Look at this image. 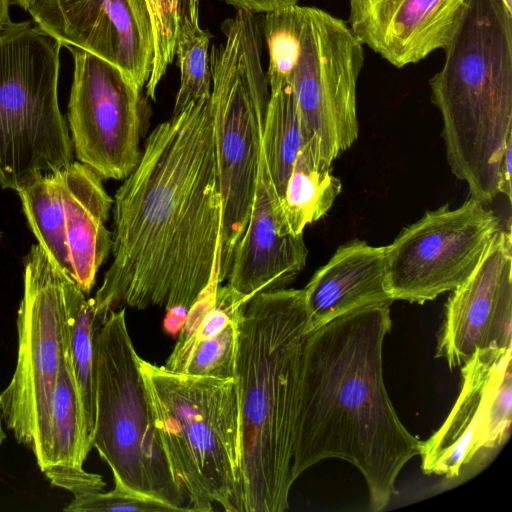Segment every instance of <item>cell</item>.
<instances>
[{"label":"cell","mask_w":512,"mask_h":512,"mask_svg":"<svg viewBox=\"0 0 512 512\" xmlns=\"http://www.w3.org/2000/svg\"><path fill=\"white\" fill-rule=\"evenodd\" d=\"M363 63V45L345 21L298 5L285 82L292 87L305 142L315 138L329 163L358 138L356 88Z\"/></svg>","instance_id":"cell-10"},{"label":"cell","mask_w":512,"mask_h":512,"mask_svg":"<svg viewBox=\"0 0 512 512\" xmlns=\"http://www.w3.org/2000/svg\"><path fill=\"white\" fill-rule=\"evenodd\" d=\"M23 263L17 362L0 394V409L6 427L32 451L43 472L52 444V397L82 290L39 244L31 246Z\"/></svg>","instance_id":"cell-9"},{"label":"cell","mask_w":512,"mask_h":512,"mask_svg":"<svg viewBox=\"0 0 512 512\" xmlns=\"http://www.w3.org/2000/svg\"><path fill=\"white\" fill-rule=\"evenodd\" d=\"M331 164L321 156L315 138L304 143L280 201L282 235H303L306 226L330 210L342 188L341 181L332 174Z\"/></svg>","instance_id":"cell-20"},{"label":"cell","mask_w":512,"mask_h":512,"mask_svg":"<svg viewBox=\"0 0 512 512\" xmlns=\"http://www.w3.org/2000/svg\"><path fill=\"white\" fill-rule=\"evenodd\" d=\"M307 312L303 289L259 292L238 320L234 381L240 483L233 512L289 508L295 422Z\"/></svg>","instance_id":"cell-3"},{"label":"cell","mask_w":512,"mask_h":512,"mask_svg":"<svg viewBox=\"0 0 512 512\" xmlns=\"http://www.w3.org/2000/svg\"><path fill=\"white\" fill-rule=\"evenodd\" d=\"M500 223L470 197L457 208L427 211L385 246L386 283L393 300L424 304L451 292L474 271Z\"/></svg>","instance_id":"cell-13"},{"label":"cell","mask_w":512,"mask_h":512,"mask_svg":"<svg viewBox=\"0 0 512 512\" xmlns=\"http://www.w3.org/2000/svg\"><path fill=\"white\" fill-rule=\"evenodd\" d=\"M96 414L92 447L113 477L137 492L191 511L169 465L128 332L125 308L111 310L93 337Z\"/></svg>","instance_id":"cell-7"},{"label":"cell","mask_w":512,"mask_h":512,"mask_svg":"<svg viewBox=\"0 0 512 512\" xmlns=\"http://www.w3.org/2000/svg\"><path fill=\"white\" fill-rule=\"evenodd\" d=\"M1 241H2V232L0 231V244H1Z\"/></svg>","instance_id":"cell-33"},{"label":"cell","mask_w":512,"mask_h":512,"mask_svg":"<svg viewBox=\"0 0 512 512\" xmlns=\"http://www.w3.org/2000/svg\"><path fill=\"white\" fill-rule=\"evenodd\" d=\"M16 192L40 247L89 295L113 244L105 224L114 200L103 179L86 164L72 161Z\"/></svg>","instance_id":"cell-11"},{"label":"cell","mask_w":512,"mask_h":512,"mask_svg":"<svg viewBox=\"0 0 512 512\" xmlns=\"http://www.w3.org/2000/svg\"><path fill=\"white\" fill-rule=\"evenodd\" d=\"M28 12L62 46L87 51L117 67L136 88L146 86L154 39L145 0H35Z\"/></svg>","instance_id":"cell-15"},{"label":"cell","mask_w":512,"mask_h":512,"mask_svg":"<svg viewBox=\"0 0 512 512\" xmlns=\"http://www.w3.org/2000/svg\"><path fill=\"white\" fill-rule=\"evenodd\" d=\"M307 256L303 235L280 232V198L260 146L253 201L233 253L228 285L249 298L286 288L305 267Z\"/></svg>","instance_id":"cell-18"},{"label":"cell","mask_w":512,"mask_h":512,"mask_svg":"<svg viewBox=\"0 0 512 512\" xmlns=\"http://www.w3.org/2000/svg\"><path fill=\"white\" fill-rule=\"evenodd\" d=\"M113 205V261L94 297L97 322L120 303L162 307L165 331L177 336L218 275L222 199L209 99L153 129Z\"/></svg>","instance_id":"cell-1"},{"label":"cell","mask_w":512,"mask_h":512,"mask_svg":"<svg viewBox=\"0 0 512 512\" xmlns=\"http://www.w3.org/2000/svg\"><path fill=\"white\" fill-rule=\"evenodd\" d=\"M241 10L256 13H267L297 4L298 0H223Z\"/></svg>","instance_id":"cell-27"},{"label":"cell","mask_w":512,"mask_h":512,"mask_svg":"<svg viewBox=\"0 0 512 512\" xmlns=\"http://www.w3.org/2000/svg\"><path fill=\"white\" fill-rule=\"evenodd\" d=\"M62 45L31 21L0 33V186L19 190L74 161L58 103Z\"/></svg>","instance_id":"cell-8"},{"label":"cell","mask_w":512,"mask_h":512,"mask_svg":"<svg viewBox=\"0 0 512 512\" xmlns=\"http://www.w3.org/2000/svg\"><path fill=\"white\" fill-rule=\"evenodd\" d=\"M261 146L275 190L281 199L294 161L305 143L292 87L282 83L269 89Z\"/></svg>","instance_id":"cell-21"},{"label":"cell","mask_w":512,"mask_h":512,"mask_svg":"<svg viewBox=\"0 0 512 512\" xmlns=\"http://www.w3.org/2000/svg\"><path fill=\"white\" fill-rule=\"evenodd\" d=\"M511 158L512 138L508 140L499 170V194H504L511 202Z\"/></svg>","instance_id":"cell-28"},{"label":"cell","mask_w":512,"mask_h":512,"mask_svg":"<svg viewBox=\"0 0 512 512\" xmlns=\"http://www.w3.org/2000/svg\"><path fill=\"white\" fill-rule=\"evenodd\" d=\"M9 5V0H0V33L11 23Z\"/></svg>","instance_id":"cell-29"},{"label":"cell","mask_w":512,"mask_h":512,"mask_svg":"<svg viewBox=\"0 0 512 512\" xmlns=\"http://www.w3.org/2000/svg\"><path fill=\"white\" fill-rule=\"evenodd\" d=\"M505 6L512 11V0H502Z\"/></svg>","instance_id":"cell-32"},{"label":"cell","mask_w":512,"mask_h":512,"mask_svg":"<svg viewBox=\"0 0 512 512\" xmlns=\"http://www.w3.org/2000/svg\"><path fill=\"white\" fill-rule=\"evenodd\" d=\"M3 418H2V414H1V409H0V448L6 438V433L3 429Z\"/></svg>","instance_id":"cell-31"},{"label":"cell","mask_w":512,"mask_h":512,"mask_svg":"<svg viewBox=\"0 0 512 512\" xmlns=\"http://www.w3.org/2000/svg\"><path fill=\"white\" fill-rule=\"evenodd\" d=\"M389 304L361 307L307 334L301 361L292 478L329 458L363 475L372 511L397 493L403 467L421 441L402 424L383 378Z\"/></svg>","instance_id":"cell-2"},{"label":"cell","mask_w":512,"mask_h":512,"mask_svg":"<svg viewBox=\"0 0 512 512\" xmlns=\"http://www.w3.org/2000/svg\"><path fill=\"white\" fill-rule=\"evenodd\" d=\"M238 320L229 323L213 337L181 347L174 346L164 367L189 375L234 379Z\"/></svg>","instance_id":"cell-24"},{"label":"cell","mask_w":512,"mask_h":512,"mask_svg":"<svg viewBox=\"0 0 512 512\" xmlns=\"http://www.w3.org/2000/svg\"><path fill=\"white\" fill-rule=\"evenodd\" d=\"M430 80L446 159L486 204L499 195V170L512 138V11L502 0H468Z\"/></svg>","instance_id":"cell-4"},{"label":"cell","mask_w":512,"mask_h":512,"mask_svg":"<svg viewBox=\"0 0 512 512\" xmlns=\"http://www.w3.org/2000/svg\"><path fill=\"white\" fill-rule=\"evenodd\" d=\"M512 239L499 229L470 276L451 291L436 358L452 369L476 349L512 346Z\"/></svg>","instance_id":"cell-16"},{"label":"cell","mask_w":512,"mask_h":512,"mask_svg":"<svg viewBox=\"0 0 512 512\" xmlns=\"http://www.w3.org/2000/svg\"><path fill=\"white\" fill-rule=\"evenodd\" d=\"M169 465L192 512H233L240 483V423L234 379L174 372L140 357Z\"/></svg>","instance_id":"cell-5"},{"label":"cell","mask_w":512,"mask_h":512,"mask_svg":"<svg viewBox=\"0 0 512 512\" xmlns=\"http://www.w3.org/2000/svg\"><path fill=\"white\" fill-rule=\"evenodd\" d=\"M114 488L103 492L90 491L73 496L64 508L69 512H181L157 498L125 486L117 477Z\"/></svg>","instance_id":"cell-26"},{"label":"cell","mask_w":512,"mask_h":512,"mask_svg":"<svg viewBox=\"0 0 512 512\" xmlns=\"http://www.w3.org/2000/svg\"><path fill=\"white\" fill-rule=\"evenodd\" d=\"M68 49L74 58L67 110L74 155L103 180H124L141 158L151 116L148 97L114 65Z\"/></svg>","instance_id":"cell-14"},{"label":"cell","mask_w":512,"mask_h":512,"mask_svg":"<svg viewBox=\"0 0 512 512\" xmlns=\"http://www.w3.org/2000/svg\"><path fill=\"white\" fill-rule=\"evenodd\" d=\"M303 291L308 333L355 309L391 305L394 300L386 283L385 246L361 240L341 245Z\"/></svg>","instance_id":"cell-19"},{"label":"cell","mask_w":512,"mask_h":512,"mask_svg":"<svg viewBox=\"0 0 512 512\" xmlns=\"http://www.w3.org/2000/svg\"><path fill=\"white\" fill-rule=\"evenodd\" d=\"M153 28L154 58L145 86L146 96L156 99L157 87L175 57L179 34L199 27L200 0H145Z\"/></svg>","instance_id":"cell-23"},{"label":"cell","mask_w":512,"mask_h":512,"mask_svg":"<svg viewBox=\"0 0 512 512\" xmlns=\"http://www.w3.org/2000/svg\"><path fill=\"white\" fill-rule=\"evenodd\" d=\"M510 347L476 349L461 367L458 398L441 427L421 441V468L453 486L488 466L510 436Z\"/></svg>","instance_id":"cell-12"},{"label":"cell","mask_w":512,"mask_h":512,"mask_svg":"<svg viewBox=\"0 0 512 512\" xmlns=\"http://www.w3.org/2000/svg\"><path fill=\"white\" fill-rule=\"evenodd\" d=\"M468 0H349L348 24L362 45L397 68L450 42Z\"/></svg>","instance_id":"cell-17"},{"label":"cell","mask_w":512,"mask_h":512,"mask_svg":"<svg viewBox=\"0 0 512 512\" xmlns=\"http://www.w3.org/2000/svg\"><path fill=\"white\" fill-rule=\"evenodd\" d=\"M221 30L224 42L210 49L209 98L222 199L220 284L248 222L270 95L261 61L262 26L255 14L238 9Z\"/></svg>","instance_id":"cell-6"},{"label":"cell","mask_w":512,"mask_h":512,"mask_svg":"<svg viewBox=\"0 0 512 512\" xmlns=\"http://www.w3.org/2000/svg\"><path fill=\"white\" fill-rule=\"evenodd\" d=\"M35 0H9V3L12 5H17L20 8L28 11L30 6L33 4Z\"/></svg>","instance_id":"cell-30"},{"label":"cell","mask_w":512,"mask_h":512,"mask_svg":"<svg viewBox=\"0 0 512 512\" xmlns=\"http://www.w3.org/2000/svg\"><path fill=\"white\" fill-rule=\"evenodd\" d=\"M211 37V33L200 26L185 29L179 34L175 56L180 70V85L172 115L178 114L194 101L210 98Z\"/></svg>","instance_id":"cell-25"},{"label":"cell","mask_w":512,"mask_h":512,"mask_svg":"<svg viewBox=\"0 0 512 512\" xmlns=\"http://www.w3.org/2000/svg\"><path fill=\"white\" fill-rule=\"evenodd\" d=\"M99 327L94 298L81 291L75 303L70 333L71 363L81 403L85 440L91 451L96 414L93 337Z\"/></svg>","instance_id":"cell-22"}]
</instances>
